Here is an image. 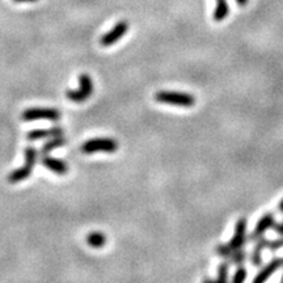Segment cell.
<instances>
[{"instance_id":"cell-17","label":"cell","mask_w":283,"mask_h":283,"mask_svg":"<svg viewBox=\"0 0 283 283\" xmlns=\"http://www.w3.org/2000/svg\"><path fill=\"white\" fill-rule=\"evenodd\" d=\"M228 268H230V264L228 262H223L220 264L219 268H218V282L220 283H228L227 280H228Z\"/></svg>"},{"instance_id":"cell-1","label":"cell","mask_w":283,"mask_h":283,"mask_svg":"<svg viewBox=\"0 0 283 283\" xmlns=\"http://www.w3.org/2000/svg\"><path fill=\"white\" fill-rule=\"evenodd\" d=\"M247 218H240L235 227L234 237L228 241V244H220L216 247V255L222 257H228L234 251L241 249L247 244Z\"/></svg>"},{"instance_id":"cell-12","label":"cell","mask_w":283,"mask_h":283,"mask_svg":"<svg viewBox=\"0 0 283 283\" xmlns=\"http://www.w3.org/2000/svg\"><path fill=\"white\" fill-rule=\"evenodd\" d=\"M268 243H269V240H268L265 236L260 237L259 240L256 241L255 249H253L251 256V261L255 266L262 265V251H264L265 248H268Z\"/></svg>"},{"instance_id":"cell-3","label":"cell","mask_w":283,"mask_h":283,"mask_svg":"<svg viewBox=\"0 0 283 283\" xmlns=\"http://www.w3.org/2000/svg\"><path fill=\"white\" fill-rule=\"evenodd\" d=\"M37 161V149L34 147H26L25 148V165L20 166L16 170H13L9 176H8V181L11 184H17L20 181L26 180L33 172V168Z\"/></svg>"},{"instance_id":"cell-24","label":"cell","mask_w":283,"mask_h":283,"mask_svg":"<svg viewBox=\"0 0 283 283\" xmlns=\"http://www.w3.org/2000/svg\"><path fill=\"white\" fill-rule=\"evenodd\" d=\"M203 283H220V282H218V281H211V280H205V281H203Z\"/></svg>"},{"instance_id":"cell-5","label":"cell","mask_w":283,"mask_h":283,"mask_svg":"<svg viewBox=\"0 0 283 283\" xmlns=\"http://www.w3.org/2000/svg\"><path fill=\"white\" fill-rule=\"evenodd\" d=\"M93 92L92 79L88 74H82L79 76V89L67 91V99L72 103H84L91 97Z\"/></svg>"},{"instance_id":"cell-6","label":"cell","mask_w":283,"mask_h":283,"mask_svg":"<svg viewBox=\"0 0 283 283\" xmlns=\"http://www.w3.org/2000/svg\"><path fill=\"white\" fill-rule=\"evenodd\" d=\"M21 118L24 121H58L60 118V113L57 109H50V108H30V109L24 110V113L21 114Z\"/></svg>"},{"instance_id":"cell-26","label":"cell","mask_w":283,"mask_h":283,"mask_svg":"<svg viewBox=\"0 0 283 283\" xmlns=\"http://www.w3.org/2000/svg\"><path fill=\"white\" fill-rule=\"evenodd\" d=\"M282 266H283V259H282Z\"/></svg>"},{"instance_id":"cell-21","label":"cell","mask_w":283,"mask_h":283,"mask_svg":"<svg viewBox=\"0 0 283 283\" xmlns=\"http://www.w3.org/2000/svg\"><path fill=\"white\" fill-rule=\"evenodd\" d=\"M16 3H34L37 0H14Z\"/></svg>"},{"instance_id":"cell-10","label":"cell","mask_w":283,"mask_h":283,"mask_svg":"<svg viewBox=\"0 0 283 283\" xmlns=\"http://www.w3.org/2000/svg\"><path fill=\"white\" fill-rule=\"evenodd\" d=\"M42 164L46 166L47 169L57 174H66L68 172V165L62 160H58L55 157H51L49 155H45L42 159Z\"/></svg>"},{"instance_id":"cell-18","label":"cell","mask_w":283,"mask_h":283,"mask_svg":"<svg viewBox=\"0 0 283 283\" xmlns=\"http://www.w3.org/2000/svg\"><path fill=\"white\" fill-rule=\"evenodd\" d=\"M247 269L243 268V266H240L234 274V278H232V282L231 283H244L245 280H247Z\"/></svg>"},{"instance_id":"cell-13","label":"cell","mask_w":283,"mask_h":283,"mask_svg":"<svg viewBox=\"0 0 283 283\" xmlns=\"http://www.w3.org/2000/svg\"><path fill=\"white\" fill-rule=\"evenodd\" d=\"M230 13V7H228V3L227 0H216V8L215 12H214V20L216 22L223 21L224 18L228 16Z\"/></svg>"},{"instance_id":"cell-11","label":"cell","mask_w":283,"mask_h":283,"mask_svg":"<svg viewBox=\"0 0 283 283\" xmlns=\"http://www.w3.org/2000/svg\"><path fill=\"white\" fill-rule=\"evenodd\" d=\"M63 135V130L60 128H53L49 130H33L28 133L26 138L29 141H38V139L45 138H55V137H62Z\"/></svg>"},{"instance_id":"cell-25","label":"cell","mask_w":283,"mask_h":283,"mask_svg":"<svg viewBox=\"0 0 283 283\" xmlns=\"http://www.w3.org/2000/svg\"><path fill=\"white\" fill-rule=\"evenodd\" d=\"M281 283H283V276H282V278H281Z\"/></svg>"},{"instance_id":"cell-7","label":"cell","mask_w":283,"mask_h":283,"mask_svg":"<svg viewBox=\"0 0 283 283\" xmlns=\"http://www.w3.org/2000/svg\"><path fill=\"white\" fill-rule=\"evenodd\" d=\"M274 223H276V215H274L273 212H266L265 215L261 216L259 222H257L255 231L247 237L248 243H252V241L256 243L260 237L265 236L266 231L273 228Z\"/></svg>"},{"instance_id":"cell-2","label":"cell","mask_w":283,"mask_h":283,"mask_svg":"<svg viewBox=\"0 0 283 283\" xmlns=\"http://www.w3.org/2000/svg\"><path fill=\"white\" fill-rule=\"evenodd\" d=\"M155 100L157 103L180 106V108H191L195 105L194 96L190 93L176 92V91H160L155 93Z\"/></svg>"},{"instance_id":"cell-16","label":"cell","mask_w":283,"mask_h":283,"mask_svg":"<svg viewBox=\"0 0 283 283\" xmlns=\"http://www.w3.org/2000/svg\"><path fill=\"white\" fill-rule=\"evenodd\" d=\"M247 257H248L247 252L241 248V249H237V251L232 252V253H231L228 257H226V259L227 262L231 264V265H241V264L247 260Z\"/></svg>"},{"instance_id":"cell-4","label":"cell","mask_w":283,"mask_h":283,"mask_svg":"<svg viewBox=\"0 0 283 283\" xmlns=\"http://www.w3.org/2000/svg\"><path fill=\"white\" fill-rule=\"evenodd\" d=\"M118 149V142L112 138H96L89 139L82 145V151L84 153L108 152L113 153Z\"/></svg>"},{"instance_id":"cell-15","label":"cell","mask_w":283,"mask_h":283,"mask_svg":"<svg viewBox=\"0 0 283 283\" xmlns=\"http://www.w3.org/2000/svg\"><path fill=\"white\" fill-rule=\"evenodd\" d=\"M87 243H88L89 247L101 248L105 245L106 236L104 234H101V232H91L87 236Z\"/></svg>"},{"instance_id":"cell-19","label":"cell","mask_w":283,"mask_h":283,"mask_svg":"<svg viewBox=\"0 0 283 283\" xmlns=\"http://www.w3.org/2000/svg\"><path fill=\"white\" fill-rule=\"evenodd\" d=\"M281 248H283V237L278 239V240H269V243H268V249H270V251H278Z\"/></svg>"},{"instance_id":"cell-23","label":"cell","mask_w":283,"mask_h":283,"mask_svg":"<svg viewBox=\"0 0 283 283\" xmlns=\"http://www.w3.org/2000/svg\"><path fill=\"white\" fill-rule=\"evenodd\" d=\"M278 212L283 214V198H282V201L280 202V205H278Z\"/></svg>"},{"instance_id":"cell-22","label":"cell","mask_w":283,"mask_h":283,"mask_svg":"<svg viewBox=\"0 0 283 283\" xmlns=\"http://www.w3.org/2000/svg\"><path fill=\"white\" fill-rule=\"evenodd\" d=\"M248 1H249V0H236V3L239 4V5H241V7H243V5H247Z\"/></svg>"},{"instance_id":"cell-9","label":"cell","mask_w":283,"mask_h":283,"mask_svg":"<svg viewBox=\"0 0 283 283\" xmlns=\"http://www.w3.org/2000/svg\"><path fill=\"white\" fill-rule=\"evenodd\" d=\"M281 266H282V259L270 260L269 264L264 266L262 270H260V273L255 277V280L252 283H266V281L269 280L270 277L280 269Z\"/></svg>"},{"instance_id":"cell-14","label":"cell","mask_w":283,"mask_h":283,"mask_svg":"<svg viewBox=\"0 0 283 283\" xmlns=\"http://www.w3.org/2000/svg\"><path fill=\"white\" fill-rule=\"evenodd\" d=\"M66 143H67V141H66L63 137H55V138H51V141H49L47 143H45V144L42 145L41 153H42L43 156L47 155V153L54 151V149L59 148V147H63Z\"/></svg>"},{"instance_id":"cell-20","label":"cell","mask_w":283,"mask_h":283,"mask_svg":"<svg viewBox=\"0 0 283 283\" xmlns=\"http://www.w3.org/2000/svg\"><path fill=\"white\" fill-rule=\"evenodd\" d=\"M273 228H274V231H276L277 234L283 236V223H274Z\"/></svg>"},{"instance_id":"cell-8","label":"cell","mask_w":283,"mask_h":283,"mask_svg":"<svg viewBox=\"0 0 283 283\" xmlns=\"http://www.w3.org/2000/svg\"><path fill=\"white\" fill-rule=\"evenodd\" d=\"M129 30V22L128 21H120L118 24H116L113 28L110 29L109 32L104 34L100 39V43H101V46H112L114 43L120 41L122 37H124Z\"/></svg>"}]
</instances>
